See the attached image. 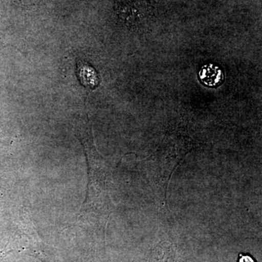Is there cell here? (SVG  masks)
<instances>
[{
    "mask_svg": "<svg viewBox=\"0 0 262 262\" xmlns=\"http://www.w3.org/2000/svg\"><path fill=\"white\" fill-rule=\"evenodd\" d=\"M199 77L201 82L208 87H217L225 80L223 71L213 63L203 66L200 71Z\"/></svg>",
    "mask_w": 262,
    "mask_h": 262,
    "instance_id": "cell-2",
    "label": "cell"
},
{
    "mask_svg": "<svg viewBox=\"0 0 262 262\" xmlns=\"http://www.w3.org/2000/svg\"><path fill=\"white\" fill-rule=\"evenodd\" d=\"M237 262H256L253 260V258L251 257L249 255L241 254L239 255L238 261Z\"/></svg>",
    "mask_w": 262,
    "mask_h": 262,
    "instance_id": "cell-3",
    "label": "cell"
},
{
    "mask_svg": "<svg viewBox=\"0 0 262 262\" xmlns=\"http://www.w3.org/2000/svg\"><path fill=\"white\" fill-rule=\"evenodd\" d=\"M34 227L27 215H25L24 223L19 225L18 233L10 241L7 251H24L37 257L42 256V244Z\"/></svg>",
    "mask_w": 262,
    "mask_h": 262,
    "instance_id": "cell-1",
    "label": "cell"
}]
</instances>
